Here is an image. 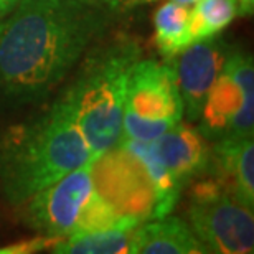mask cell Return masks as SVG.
Wrapping results in <instances>:
<instances>
[{
    "instance_id": "cell-1",
    "label": "cell",
    "mask_w": 254,
    "mask_h": 254,
    "mask_svg": "<svg viewBox=\"0 0 254 254\" xmlns=\"http://www.w3.org/2000/svg\"><path fill=\"white\" fill-rule=\"evenodd\" d=\"M86 0H18L0 18V93L12 103L47 98L103 25Z\"/></svg>"
},
{
    "instance_id": "cell-6",
    "label": "cell",
    "mask_w": 254,
    "mask_h": 254,
    "mask_svg": "<svg viewBox=\"0 0 254 254\" xmlns=\"http://www.w3.org/2000/svg\"><path fill=\"white\" fill-rule=\"evenodd\" d=\"M190 228L206 253L248 254L254 251L253 210L240 205L220 180L195 185L189 206Z\"/></svg>"
},
{
    "instance_id": "cell-4",
    "label": "cell",
    "mask_w": 254,
    "mask_h": 254,
    "mask_svg": "<svg viewBox=\"0 0 254 254\" xmlns=\"http://www.w3.org/2000/svg\"><path fill=\"white\" fill-rule=\"evenodd\" d=\"M182 119L184 103L172 63L140 58L127 83L119 142L154 140Z\"/></svg>"
},
{
    "instance_id": "cell-20",
    "label": "cell",
    "mask_w": 254,
    "mask_h": 254,
    "mask_svg": "<svg viewBox=\"0 0 254 254\" xmlns=\"http://www.w3.org/2000/svg\"><path fill=\"white\" fill-rule=\"evenodd\" d=\"M149 2H155V0H134V2H132V5L134 3H149ZM174 2H179V3H182V5H193L195 2H198V0H174Z\"/></svg>"
},
{
    "instance_id": "cell-12",
    "label": "cell",
    "mask_w": 254,
    "mask_h": 254,
    "mask_svg": "<svg viewBox=\"0 0 254 254\" xmlns=\"http://www.w3.org/2000/svg\"><path fill=\"white\" fill-rule=\"evenodd\" d=\"M116 147H121L127 154L132 155L144 169L147 179L155 195V210L154 218H162L174 210L179 201L182 189L175 184L169 170L165 169L159 152H157L154 140H121Z\"/></svg>"
},
{
    "instance_id": "cell-7",
    "label": "cell",
    "mask_w": 254,
    "mask_h": 254,
    "mask_svg": "<svg viewBox=\"0 0 254 254\" xmlns=\"http://www.w3.org/2000/svg\"><path fill=\"white\" fill-rule=\"evenodd\" d=\"M93 162H86L22 203L23 221L47 236L73 235L96 193Z\"/></svg>"
},
{
    "instance_id": "cell-8",
    "label": "cell",
    "mask_w": 254,
    "mask_h": 254,
    "mask_svg": "<svg viewBox=\"0 0 254 254\" xmlns=\"http://www.w3.org/2000/svg\"><path fill=\"white\" fill-rule=\"evenodd\" d=\"M231 48L226 42L213 37L193 42L174 58L177 84L184 103V116L190 123L200 119L203 104L220 76Z\"/></svg>"
},
{
    "instance_id": "cell-14",
    "label": "cell",
    "mask_w": 254,
    "mask_h": 254,
    "mask_svg": "<svg viewBox=\"0 0 254 254\" xmlns=\"http://www.w3.org/2000/svg\"><path fill=\"white\" fill-rule=\"evenodd\" d=\"M137 226L121 225L98 231L74 233L53 246L58 254H130L132 233Z\"/></svg>"
},
{
    "instance_id": "cell-10",
    "label": "cell",
    "mask_w": 254,
    "mask_h": 254,
    "mask_svg": "<svg viewBox=\"0 0 254 254\" xmlns=\"http://www.w3.org/2000/svg\"><path fill=\"white\" fill-rule=\"evenodd\" d=\"M205 246L198 241L189 223L177 216L142 221L132 233L130 254H203Z\"/></svg>"
},
{
    "instance_id": "cell-15",
    "label": "cell",
    "mask_w": 254,
    "mask_h": 254,
    "mask_svg": "<svg viewBox=\"0 0 254 254\" xmlns=\"http://www.w3.org/2000/svg\"><path fill=\"white\" fill-rule=\"evenodd\" d=\"M238 15L236 0H198L190 8L193 42L218 37Z\"/></svg>"
},
{
    "instance_id": "cell-11",
    "label": "cell",
    "mask_w": 254,
    "mask_h": 254,
    "mask_svg": "<svg viewBox=\"0 0 254 254\" xmlns=\"http://www.w3.org/2000/svg\"><path fill=\"white\" fill-rule=\"evenodd\" d=\"M215 155L221 170L220 182L240 205L254 208V144L246 139L216 140Z\"/></svg>"
},
{
    "instance_id": "cell-17",
    "label": "cell",
    "mask_w": 254,
    "mask_h": 254,
    "mask_svg": "<svg viewBox=\"0 0 254 254\" xmlns=\"http://www.w3.org/2000/svg\"><path fill=\"white\" fill-rule=\"evenodd\" d=\"M238 5V15L246 17V15H253L254 12V0H236Z\"/></svg>"
},
{
    "instance_id": "cell-18",
    "label": "cell",
    "mask_w": 254,
    "mask_h": 254,
    "mask_svg": "<svg viewBox=\"0 0 254 254\" xmlns=\"http://www.w3.org/2000/svg\"><path fill=\"white\" fill-rule=\"evenodd\" d=\"M17 3L18 0H0V18L5 17Z\"/></svg>"
},
{
    "instance_id": "cell-2",
    "label": "cell",
    "mask_w": 254,
    "mask_h": 254,
    "mask_svg": "<svg viewBox=\"0 0 254 254\" xmlns=\"http://www.w3.org/2000/svg\"><path fill=\"white\" fill-rule=\"evenodd\" d=\"M89 144L64 93L43 116L0 137V187L13 206L91 162Z\"/></svg>"
},
{
    "instance_id": "cell-13",
    "label": "cell",
    "mask_w": 254,
    "mask_h": 254,
    "mask_svg": "<svg viewBox=\"0 0 254 254\" xmlns=\"http://www.w3.org/2000/svg\"><path fill=\"white\" fill-rule=\"evenodd\" d=\"M154 28L155 45L167 63L193 43L189 5L165 0L154 13Z\"/></svg>"
},
{
    "instance_id": "cell-3",
    "label": "cell",
    "mask_w": 254,
    "mask_h": 254,
    "mask_svg": "<svg viewBox=\"0 0 254 254\" xmlns=\"http://www.w3.org/2000/svg\"><path fill=\"white\" fill-rule=\"evenodd\" d=\"M140 60L132 40H118L86 58L66 94L93 159L114 149L123 134V114L130 73Z\"/></svg>"
},
{
    "instance_id": "cell-9",
    "label": "cell",
    "mask_w": 254,
    "mask_h": 254,
    "mask_svg": "<svg viewBox=\"0 0 254 254\" xmlns=\"http://www.w3.org/2000/svg\"><path fill=\"white\" fill-rule=\"evenodd\" d=\"M154 145L165 169L182 190L208 165L205 137L189 123H184V119L154 139Z\"/></svg>"
},
{
    "instance_id": "cell-5",
    "label": "cell",
    "mask_w": 254,
    "mask_h": 254,
    "mask_svg": "<svg viewBox=\"0 0 254 254\" xmlns=\"http://www.w3.org/2000/svg\"><path fill=\"white\" fill-rule=\"evenodd\" d=\"M205 139H246L254 132V64L251 55L230 52L200 116Z\"/></svg>"
},
{
    "instance_id": "cell-19",
    "label": "cell",
    "mask_w": 254,
    "mask_h": 254,
    "mask_svg": "<svg viewBox=\"0 0 254 254\" xmlns=\"http://www.w3.org/2000/svg\"><path fill=\"white\" fill-rule=\"evenodd\" d=\"M106 3L111 5L113 8H118V7H127V5H132L134 0H104Z\"/></svg>"
},
{
    "instance_id": "cell-16",
    "label": "cell",
    "mask_w": 254,
    "mask_h": 254,
    "mask_svg": "<svg viewBox=\"0 0 254 254\" xmlns=\"http://www.w3.org/2000/svg\"><path fill=\"white\" fill-rule=\"evenodd\" d=\"M60 240H62V238L40 235L37 238H33V240L20 241V243H15V245L0 248V254H27V253H37V251L45 250V248H53Z\"/></svg>"
},
{
    "instance_id": "cell-21",
    "label": "cell",
    "mask_w": 254,
    "mask_h": 254,
    "mask_svg": "<svg viewBox=\"0 0 254 254\" xmlns=\"http://www.w3.org/2000/svg\"><path fill=\"white\" fill-rule=\"evenodd\" d=\"M86 2H91V3H98V0H86Z\"/></svg>"
}]
</instances>
